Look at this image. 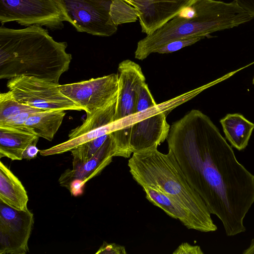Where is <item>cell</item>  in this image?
<instances>
[{
	"mask_svg": "<svg viewBox=\"0 0 254 254\" xmlns=\"http://www.w3.org/2000/svg\"><path fill=\"white\" fill-rule=\"evenodd\" d=\"M158 147L133 153L128 161L129 172L141 186L157 190L175 199L203 226L206 232L217 227L199 195L190 186L173 152H160Z\"/></svg>",
	"mask_w": 254,
	"mask_h": 254,
	"instance_id": "277c9868",
	"label": "cell"
},
{
	"mask_svg": "<svg viewBox=\"0 0 254 254\" xmlns=\"http://www.w3.org/2000/svg\"><path fill=\"white\" fill-rule=\"evenodd\" d=\"M237 2L254 18V0H238Z\"/></svg>",
	"mask_w": 254,
	"mask_h": 254,
	"instance_id": "484cf974",
	"label": "cell"
},
{
	"mask_svg": "<svg viewBox=\"0 0 254 254\" xmlns=\"http://www.w3.org/2000/svg\"><path fill=\"white\" fill-rule=\"evenodd\" d=\"M166 117L157 104L135 112L129 141L130 154L158 147L167 139L171 126Z\"/></svg>",
	"mask_w": 254,
	"mask_h": 254,
	"instance_id": "8fae6325",
	"label": "cell"
},
{
	"mask_svg": "<svg viewBox=\"0 0 254 254\" xmlns=\"http://www.w3.org/2000/svg\"><path fill=\"white\" fill-rule=\"evenodd\" d=\"M197 0H134L141 32L154 31Z\"/></svg>",
	"mask_w": 254,
	"mask_h": 254,
	"instance_id": "7c38bea8",
	"label": "cell"
},
{
	"mask_svg": "<svg viewBox=\"0 0 254 254\" xmlns=\"http://www.w3.org/2000/svg\"><path fill=\"white\" fill-rule=\"evenodd\" d=\"M203 89V88H202V87L195 89L168 101L157 104L158 106L161 111L167 116L168 114H169V113L174 108L190 100L193 97L195 96L198 93L201 92Z\"/></svg>",
	"mask_w": 254,
	"mask_h": 254,
	"instance_id": "44dd1931",
	"label": "cell"
},
{
	"mask_svg": "<svg viewBox=\"0 0 254 254\" xmlns=\"http://www.w3.org/2000/svg\"><path fill=\"white\" fill-rule=\"evenodd\" d=\"M243 254H254V238L250 242L248 247L242 252Z\"/></svg>",
	"mask_w": 254,
	"mask_h": 254,
	"instance_id": "4316f807",
	"label": "cell"
},
{
	"mask_svg": "<svg viewBox=\"0 0 254 254\" xmlns=\"http://www.w3.org/2000/svg\"><path fill=\"white\" fill-rule=\"evenodd\" d=\"M66 18L80 32L109 37L118 26L113 21L111 7L113 0H58Z\"/></svg>",
	"mask_w": 254,
	"mask_h": 254,
	"instance_id": "ba28073f",
	"label": "cell"
},
{
	"mask_svg": "<svg viewBox=\"0 0 254 254\" xmlns=\"http://www.w3.org/2000/svg\"><path fill=\"white\" fill-rule=\"evenodd\" d=\"M116 144L112 133L97 152L87 161L72 165V169H67L59 179L60 185L69 189L74 181L81 182L83 185L89 180L99 175L115 157Z\"/></svg>",
	"mask_w": 254,
	"mask_h": 254,
	"instance_id": "4fadbf2b",
	"label": "cell"
},
{
	"mask_svg": "<svg viewBox=\"0 0 254 254\" xmlns=\"http://www.w3.org/2000/svg\"><path fill=\"white\" fill-rule=\"evenodd\" d=\"M146 199L153 205L162 209L170 217L179 220L189 229L206 232L203 226L183 205L169 195L152 188L142 187Z\"/></svg>",
	"mask_w": 254,
	"mask_h": 254,
	"instance_id": "5bb4252c",
	"label": "cell"
},
{
	"mask_svg": "<svg viewBox=\"0 0 254 254\" xmlns=\"http://www.w3.org/2000/svg\"><path fill=\"white\" fill-rule=\"evenodd\" d=\"M235 0V1H237L238 0Z\"/></svg>",
	"mask_w": 254,
	"mask_h": 254,
	"instance_id": "f546056e",
	"label": "cell"
},
{
	"mask_svg": "<svg viewBox=\"0 0 254 254\" xmlns=\"http://www.w3.org/2000/svg\"><path fill=\"white\" fill-rule=\"evenodd\" d=\"M110 133L92 139L72 149L70 151L73 158L72 165L85 162L91 158L102 146Z\"/></svg>",
	"mask_w": 254,
	"mask_h": 254,
	"instance_id": "ffe728a7",
	"label": "cell"
},
{
	"mask_svg": "<svg viewBox=\"0 0 254 254\" xmlns=\"http://www.w3.org/2000/svg\"><path fill=\"white\" fill-rule=\"evenodd\" d=\"M59 85L24 75L11 78L7 83L14 98L23 104L42 110H83L61 92Z\"/></svg>",
	"mask_w": 254,
	"mask_h": 254,
	"instance_id": "8992f818",
	"label": "cell"
},
{
	"mask_svg": "<svg viewBox=\"0 0 254 254\" xmlns=\"http://www.w3.org/2000/svg\"><path fill=\"white\" fill-rule=\"evenodd\" d=\"M190 186L227 236L245 232L244 219L254 203V175L207 115L192 109L170 127L167 138Z\"/></svg>",
	"mask_w": 254,
	"mask_h": 254,
	"instance_id": "6da1fadb",
	"label": "cell"
},
{
	"mask_svg": "<svg viewBox=\"0 0 254 254\" xmlns=\"http://www.w3.org/2000/svg\"><path fill=\"white\" fill-rule=\"evenodd\" d=\"M42 111L19 102L9 90L0 94V126L27 130L25 123L33 113Z\"/></svg>",
	"mask_w": 254,
	"mask_h": 254,
	"instance_id": "2e32d148",
	"label": "cell"
},
{
	"mask_svg": "<svg viewBox=\"0 0 254 254\" xmlns=\"http://www.w3.org/2000/svg\"><path fill=\"white\" fill-rule=\"evenodd\" d=\"M202 36H192L177 39L170 42L157 49L155 52L158 54H169L177 51L184 47L194 44L201 39Z\"/></svg>",
	"mask_w": 254,
	"mask_h": 254,
	"instance_id": "7402d4cb",
	"label": "cell"
},
{
	"mask_svg": "<svg viewBox=\"0 0 254 254\" xmlns=\"http://www.w3.org/2000/svg\"><path fill=\"white\" fill-rule=\"evenodd\" d=\"M12 21L55 30L64 27L66 18L58 0H0L1 25Z\"/></svg>",
	"mask_w": 254,
	"mask_h": 254,
	"instance_id": "52a82bcc",
	"label": "cell"
},
{
	"mask_svg": "<svg viewBox=\"0 0 254 254\" xmlns=\"http://www.w3.org/2000/svg\"><path fill=\"white\" fill-rule=\"evenodd\" d=\"M119 91L112 132L116 144L115 156L129 158V141L138 92L145 82L141 67L136 63L126 60L118 66Z\"/></svg>",
	"mask_w": 254,
	"mask_h": 254,
	"instance_id": "5b68a950",
	"label": "cell"
},
{
	"mask_svg": "<svg viewBox=\"0 0 254 254\" xmlns=\"http://www.w3.org/2000/svg\"><path fill=\"white\" fill-rule=\"evenodd\" d=\"M128 4L134 7L136 10V5L134 0H123Z\"/></svg>",
	"mask_w": 254,
	"mask_h": 254,
	"instance_id": "83f0119b",
	"label": "cell"
},
{
	"mask_svg": "<svg viewBox=\"0 0 254 254\" xmlns=\"http://www.w3.org/2000/svg\"><path fill=\"white\" fill-rule=\"evenodd\" d=\"M39 138V137L37 136L27 146L23 152L22 159L31 160L37 156L40 151L36 146Z\"/></svg>",
	"mask_w": 254,
	"mask_h": 254,
	"instance_id": "d4e9b609",
	"label": "cell"
},
{
	"mask_svg": "<svg viewBox=\"0 0 254 254\" xmlns=\"http://www.w3.org/2000/svg\"><path fill=\"white\" fill-rule=\"evenodd\" d=\"M254 18L233 0H197L153 32L139 40L135 58L143 60L173 41L192 36L208 37L214 32L238 27Z\"/></svg>",
	"mask_w": 254,
	"mask_h": 254,
	"instance_id": "3957f363",
	"label": "cell"
},
{
	"mask_svg": "<svg viewBox=\"0 0 254 254\" xmlns=\"http://www.w3.org/2000/svg\"><path fill=\"white\" fill-rule=\"evenodd\" d=\"M220 123L232 146L239 151L245 149L254 129V124L239 113L228 114Z\"/></svg>",
	"mask_w": 254,
	"mask_h": 254,
	"instance_id": "d6986e66",
	"label": "cell"
},
{
	"mask_svg": "<svg viewBox=\"0 0 254 254\" xmlns=\"http://www.w3.org/2000/svg\"><path fill=\"white\" fill-rule=\"evenodd\" d=\"M173 254H203L199 246H193L187 242L182 243L173 253Z\"/></svg>",
	"mask_w": 254,
	"mask_h": 254,
	"instance_id": "cb8c5ba5",
	"label": "cell"
},
{
	"mask_svg": "<svg viewBox=\"0 0 254 254\" xmlns=\"http://www.w3.org/2000/svg\"><path fill=\"white\" fill-rule=\"evenodd\" d=\"M64 110H42L31 114L26 120L27 130L39 137L52 141L65 115Z\"/></svg>",
	"mask_w": 254,
	"mask_h": 254,
	"instance_id": "ac0fdd59",
	"label": "cell"
},
{
	"mask_svg": "<svg viewBox=\"0 0 254 254\" xmlns=\"http://www.w3.org/2000/svg\"><path fill=\"white\" fill-rule=\"evenodd\" d=\"M61 92L81 107L88 116L117 99V73L80 82L59 85Z\"/></svg>",
	"mask_w": 254,
	"mask_h": 254,
	"instance_id": "9c48e42d",
	"label": "cell"
},
{
	"mask_svg": "<svg viewBox=\"0 0 254 254\" xmlns=\"http://www.w3.org/2000/svg\"><path fill=\"white\" fill-rule=\"evenodd\" d=\"M0 201L18 210H28V196L21 181L0 162Z\"/></svg>",
	"mask_w": 254,
	"mask_h": 254,
	"instance_id": "9a60e30c",
	"label": "cell"
},
{
	"mask_svg": "<svg viewBox=\"0 0 254 254\" xmlns=\"http://www.w3.org/2000/svg\"><path fill=\"white\" fill-rule=\"evenodd\" d=\"M37 136L25 130L0 126V158L21 160L24 151Z\"/></svg>",
	"mask_w": 254,
	"mask_h": 254,
	"instance_id": "e0dca14e",
	"label": "cell"
},
{
	"mask_svg": "<svg viewBox=\"0 0 254 254\" xmlns=\"http://www.w3.org/2000/svg\"><path fill=\"white\" fill-rule=\"evenodd\" d=\"M67 44L57 42L41 26L0 27V79L34 76L59 83L72 60Z\"/></svg>",
	"mask_w": 254,
	"mask_h": 254,
	"instance_id": "7a4b0ae2",
	"label": "cell"
},
{
	"mask_svg": "<svg viewBox=\"0 0 254 254\" xmlns=\"http://www.w3.org/2000/svg\"><path fill=\"white\" fill-rule=\"evenodd\" d=\"M253 83L254 84V78L253 79Z\"/></svg>",
	"mask_w": 254,
	"mask_h": 254,
	"instance_id": "f1b7e54d",
	"label": "cell"
},
{
	"mask_svg": "<svg viewBox=\"0 0 254 254\" xmlns=\"http://www.w3.org/2000/svg\"><path fill=\"white\" fill-rule=\"evenodd\" d=\"M96 254H127L126 248L124 246L116 243H108L104 242L98 249Z\"/></svg>",
	"mask_w": 254,
	"mask_h": 254,
	"instance_id": "603a6c76",
	"label": "cell"
},
{
	"mask_svg": "<svg viewBox=\"0 0 254 254\" xmlns=\"http://www.w3.org/2000/svg\"><path fill=\"white\" fill-rule=\"evenodd\" d=\"M33 224L30 210H18L0 201V254H26Z\"/></svg>",
	"mask_w": 254,
	"mask_h": 254,
	"instance_id": "30bf717a",
	"label": "cell"
}]
</instances>
